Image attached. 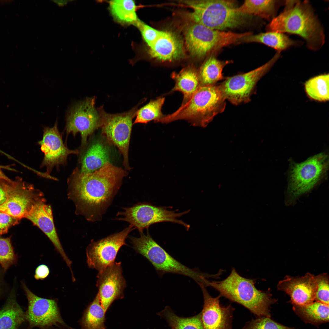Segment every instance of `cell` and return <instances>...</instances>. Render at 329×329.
I'll return each instance as SVG.
<instances>
[{"label":"cell","instance_id":"9","mask_svg":"<svg viewBox=\"0 0 329 329\" xmlns=\"http://www.w3.org/2000/svg\"><path fill=\"white\" fill-rule=\"evenodd\" d=\"M168 207H157L148 203H140L130 207L123 208V211L118 212L117 216L121 217L119 220L129 223L135 229H137L140 233L145 229H148L153 224L164 222L177 223L183 226L187 230L189 229L190 225L182 220L177 219L188 213L190 210L180 213L169 210Z\"/></svg>","mask_w":329,"mask_h":329},{"label":"cell","instance_id":"31","mask_svg":"<svg viewBox=\"0 0 329 329\" xmlns=\"http://www.w3.org/2000/svg\"><path fill=\"white\" fill-rule=\"evenodd\" d=\"M158 315L166 320L171 329H204L200 313L192 317H182L177 316L167 306Z\"/></svg>","mask_w":329,"mask_h":329},{"label":"cell","instance_id":"25","mask_svg":"<svg viewBox=\"0 0 329 329\" xmlns=\"http://www.w3.org/2000/svg\"><path fill=\"white\" fill-rule=\"evenodd\" d=\"M109 156L107 147L101 142L93 143L81 159L80 171L83 173L94 172L109 162Z\"/></svg>","mask_w":329,"mask_h":329},{"label":"cell","instance_id":"19","mask_svg":"<svg viewBox=\"0 0 329 329\" xmlns=\"http://www.w3.org/2000/svg\"><path fill=\"white\" fill-rule=\"evenodd\" d=\"M316 288V277L310 273L300 277L287 276L277 285L278 290L290 296L293 305L297 306L306 305L314 302Z\"/></svg>","mask_w":329,"mask_h":329},{"label":"cell","instance_id":"39","mask_svg":"<svg viewBox=\"0 0 329 329\" xmlns=\"http://www.w3.org/2000/svg\"><path fill=\"white\" fill-rule=\"evenodd\" d=\"M17 219L0 211V235L7 233L11 226L18 222Z\"/></svg>","mask_w":329,"mask_h":329},{"label":"cell","instance_id":"13","mask_svg":"<svg viewBox=\"0 0 329 329\" xmlns=\"http://www.w3.org/2000/svg\"><path fill=\"white\" fill-rule=\"evenodd\" d=\"M95 97H87L74 105L67 115L66 134L71 133L75 136L80 133L82 150L87 145L88 137L100 127V117L95 107Z\"/></svg>","mask_w":329,"mask_h":329},{"label":"cell","instance_id":"5","mask_svg":"<svg viewBox=\"0 0 329 329\" xmlns=\"http://www.w3.org/2000/svg\"><path fill=\"white\" fill-rule=\"evenodd\" d=\"M180 2L192 9L189 16L194 23L214 30L223 31L239 27L249 16L237 11L238 7L234 0H188Z\"/></svg>","mask_w":329,"mask_h":329},{"label":"cell","instance_id":"36","mask_svg":"<svg viewBox=\"0 0 329 329\" xmlns=\"http://www.w3.org/2000/svg\"><path fill=\"white\" fill-rule=\"evenodd\" d=\"M317 288L314 300L329 305V277L323 273L315 276Z\"/></svg>","mask_w":329,"mask_h":329},{"label":"cell","instance_id":"7","mask_svg":"<svg viewBox=\"0 0 329 329\" xmlns=\"http://www.w3.org/2000/svg\"><path fill=\"white\" fill-rule=\"evenodd\" d=\"M250 34V32L237 33L214 30L194 23L186 30L185 37L190 54L202 58L225 46L238 43L242 38Z\"/></svg>","mask_w":329,"mask_h":329},{"label":"cell","instance_id":"15","mask_svg":"<svg viewBox=\"0 0 329 329\" xmlns=\"http://www.w3.org/2000/svg\"><path fill=\"white\" fill-rule=\"evenodd\" d=\"M57 125V120L53 127H44L42 139L38 142L42 151L44 153V158L40 166L41 168L45 167L46 169L45 173L50 175L54 167L58 168L60 165L66 163L69 155L79 154L78 150H70L64 143Z\"/></svg>","mask_w":329,"mask_h":329},{"label":"cell","instance_id":"30","mask_svg":"<svg viewBox=\"0 0 329 329\" xmlns=\"http://www.w3.org/2000/svg\"><path fill=\"white\" fill-rule=\"evenodd\" d=\"M25 320V313L12 295L0 311V329H18Z\"/></svg>","mask_w":329,"mask_h":329},{"label":"cell","instance_id":"20","mask_svg":"<svg viewBox=\"0 0 329 329\" xmlns=\"http://www.w3.org/2000/svg\"><path fill=\"white\" fill-rule=\"evenodd\" d=\"M46 202H41L33 205L25 218L31 221L48 237L72 273V262L60 243L54 224L51 206L46 204Z\"/></svg>","mask_w":329,"mask_h":329},{"label":"cell","instance_id":"22","mask_svg":"<svg viewBox=\"0 0 329 329\" xmlns=\"http://www.w3.org/2000/svg\"><path fill=\"white\" fill-rule=\"evenodd\" d=\"M171 77L175 83L172 91H179L183 95L182 104L187 102L200 86L198 71L192 66L184 68L178 73H173Z\"/></svg>","mask_w":329,"mask_h":329},{"label":"cell","instance_id":"32","mask_svg":"<svg viewBox=\"0 0 329 329\" xmlns=\"http://www.w3.org/2000/svg\"><path fill=\"white\" fill-rule=\"evenodd\" d=\"M329 76L328 74L318 75L305 83V90L309 97L320 102L329 100Z\"/></svg>","mask_w":329,"mask_h":329},{"label":"cell","instance_id":"4","mask_svg":"<svg viewBox=\"0 0 329 329\" xmlns=\"http://www.w3.org/2000/svg\"><path fill=\"white\" fill-rule=\"evenodd\" d=\"M225 100L219 85L200 86L175 111L164 115L156 122L168 123L183 120L193 126L204 127L215 115L224 111Z\"/></svg>","mask_w":329,"mask_h":329},{"label":"cell","instance_id":"41","mask_svg":"<svg viewBox=\"0 0 329 329\" xmlns=\"http://www.w3.org/2000/svg\"><path fill=\"white\" fill-rule=\"evenodd\" d=\"M69 1L68 0H54L53 2L56 3L58 5L60 6L66 5Z\"/></svg>","mask_w":329,"mask_h":329},{"label":"cell","instance_id":"10","mask_svg":"<svg viewBox=\"0 0 329 329\" xmlns=\"http://www.w3.org/2000/svg\"><path fill=\"white\" fill-rule=\"evenodd\" d=\"M280 57V52H277L271 60L258 68L226 78L219 85L225 100L236 105L249 102L259 80L271 69Z\"/></svg>","mask_w":329,"mask_h":329},{"label":"cell","instance_id":"42","mask_svg":"<svg viewBox=\"0 0 329 329\" xmlns=\"http://www.w3.org/2000/svg\"><path fill=\"white\" fill-rule=\"evenodd\" d=\"M9 179V178L6 176L3 172L0 167V179Z\"/></svg>","mask_w":329,"mask_h":329},{"label":"cell","instance_id":"43","mask_svg":"<svg viewBox=\"0 0 329 329\" xmlns=\"http://www.w3.org/2000/svg\"><path fill=\"white\" fill-rule=\"evenodd\" d=\"M218 274H219V276H220V275H221V274H220V272H218ZM205 285H206V284H205Z\"/></svg>","mask_w":329,"mask_h":329},{"label":"cell","instance_id":"6","mask_svg":"<svg viewBox=\"0 0 329 329\" xmlns=\"http://www.w3.org/2000/svg\"><path fill=\"white\" fill-rule=\"evenodd\" d=\"M140 235L139 237H129L133 247L151 263L159 276L169 273L182 275L191 278L199 285H204L208 278H214V275L190 268L176 260L157 243L148 229L146 234L143 232Z\"/></svg>","mask_w":329,"mask_h":329},{"label":"cell","instance_id":"16","mask_svg":"<svg viewBox=\"0 0 329 329\" xmlns=\"http://www.w3.org/2000/svg\"><path fill=\"white\" fill-rule=\"evenodd\" d=\"M45 201L41 191L19 178L6 201L0 206V211L20 220L25 217L33 205Z\"/></svg>","mask_w":329,"mask_h":329},{"label":"cell","instance_id":"34","mask_svg":"<svg viewBox=\"0 0 329 329\" xmlns=\"http://www.w3.org/2000/svg\"><path fill=\"white\" fill-rule=\"evenodd\" d=\"M16 260L10 238H0V264L6 270Z\"/></svg>","mask_w":329,"mask_h":329},{"label":"cell","instance_id":"33","mask_svg":"<svg viewBox=\"0 0 329 329\" xmlns=\"http://www.w3.org/2000/svg\"><path fill=\"white\" fill-rule=\"evenodd\" d=\"M165 101V98L159 97L151 100L146 105L138 109L136 113V119L133 124L138 123L146 124L151 121H156L162 118L161 108Z\"/></svg>","mask_w":329,"mask_h":329},{"label":"cell","instance_id":"11","mask_svg":"<svg viewBox=\"0 0 329 329\" xmlns=\"http://www.w3.org/2000/svg\"><path fill=\"white\" fill-rule=\"evenodd\" d=\"M328 157L321 153L302 163L294 164L291 169L288 193L296 197L312 188L326 172Z\"/></svg>","mask_w":329,"mask_h":329},{"label":"cell","instance_id":"8","mask_svg":"<svg viewBox=\"0 0 329 329\" xmlns=\"http://www.w3.org/2000/svg\"><path fill=\"white\" fill-rule=\"evenodd\" d=\"M141 102L130 110L124 112L109 114L104 110L103 105L97 108L100 119L102 133L108 141L116 146L122 154L125 169L131 168L129 162L128 152L132 131V120L136 116Z\"/></svg>","mask_w":329,"mask_h":329},{"label":"cell","instance_id":"37","mask_svg":"<svg viewBox=\"0 0 329 329\" xmlns=\"http://www.w3.org/2000/svg\"><path fill=\"white\" fill-rule=\"evenodd\" d=\"M136 26L138 27L146 44L150 47L156 41L161 31L155 29L139 20Z\"/></svg>","mask_w":329,"mask_h":329},{"label":"cell","instance_id":"26","mask_svg":"<svg viewBox=\"0 0 329 329\" xmlns=\"http://www.w3.org/2000/svg\"><path fill=\"white\" fill-rule=\"evenodd\" d=\"M296 314L304 322L318 325L329 321V305L318 302L303 306L293 305Z\"/></svg>","mask_w":329,"mask_h":329},{"label":"cell","instance_id":"17","mask_svg":"<svg viewBox=\"0 0 329 329\" xmlns=\"http://www.w3.org/2000/svg\"><path fill=\"white\" fill-rule=\"evenodd\" d=\"M122 274L121 262H115L97 274L96 286L101 304L106 312L115 300L124 297L126 282Z\"/></svg>","mask_w":329,"mask_h":329},{"label":"cell","instance_id":"18","mask_svg":"<svg viewBox=\"0 0 329 329\" xmlns=\"http://www.w3.org/2000/svg\"><path fill=\"white\" fill-rule=\"evenodd\" d=\"M202 292L204 304L200 313L204 329H233L232 320L234 308L229 305L222 306L220 303V295L211 296L206 287L200 285Z\"/></svg>","mask_w":329,"mask_h":329},{"label":"cell","instance_id":"1","mask_svg":"<svg viewBox=\"0 0 329 329\" xmlns=\"http://www.w3.org/2000/svg\"><path fill=\"white\" fill-rule=\"evenodd\" d=\"M126 173L110 162L89 173L76 167L67 180L68 196L75 204L76 214L90 221L101 220Z\"/></svg>","mask_w":329,"mask_h":329},{"label":"cell","instance_id":"12","mask_svg":"<svg viewBox=\"0 0 329 329\" xmlns=\"http://www.w3.org/2000/svg\"><path fill=\"white\" fill-rule=\"evenodd\" d=\"M23 287L27 298L28 309L25 313V320L30 329L37 327L40 329H51L54 326L71 329L63 320L56 300L37 296L23 283Z\"/></svg>","mask_w":329,"mask_h":329},{"label":"cell","instance_id":"21","mask_svg":"<svg viewBox=\"0 0 329 329\" xmlns=\"http://www.w3.org/2000/svg\"><path fill=\"white\" fill-rule=\"evenodd\" d=\"M151 56L162 62H171L178 60L184 55L183 42L173 33L162 31L159 36L149 47Z\"/></svg>","mask_w":329,"mask_h":329},{"label":"cell","instance_id":"27","mask_svg":"<svg viewBox=\"0 0 329 329\" xmlns=\"http://www.w3.org/2000/svg\"><path fill=\"white\" fill-rule=\"evenodd\" d=\"M105 313L97 293L83 312L80 321L81 329H106Z\"/></svg>","mask_w":329,"mask_h":329},{"label":"cell","instance_id":"14","mask_svg":"<svg viewBox=\"0 0 329 329\" xmlns=\"http://www.w3.org/2000/svg\"><path fill=\"white\" fill-rule=\"evenodd\" d=\"M134 229L129 225L121 231L99 240H92L86 249L89 267L99 271L113 264L120 248L126 245V240L129 234Z\"/></svg>","mask_w":329,"mask_h":329},{"label":"cell","instance_id":"23","mask_svg":"<svg viewBox=\"0 0 329 329\" xmlns=\"http://www.w3.org/2000/svg\"><path fill=\"white\" fill-rule=\"evenodd\" d=\"M285 1L252 0L244 1L237 8V11L244 15L256 16L271 21L276 16L279 7L284 5Z\"/></svg>","mask_w":329,"mask_h":329},{"label":"cell","instance_id":"24","mask_svg":"<svg viewBox=\"0 0 329 329\" xmlns=\"http://www.w3.org/2000/svg\"><path fill=\"white\" fill-rule=\"evenodd\" d=\"M256 42L265 44L281 52L292 46H299L302 43L290 38L283 33L267 31L258 34H252L243 37L239 43Z\"/></svg>","mask_w":329,"mask_h":329},{"label":"cell","instance_id":"2","mask_svg":"<svg viewBox=\"0 0 329 329\" xmlns=\"http://www.w3.org/2000/svg\"><path fill=\"white\" fill-rule=\"evenodd\" d=\"M284 5L282 12L267 26V30L298 35L309 49L319 50L325 41L324 30L309 1L286 0Z\"/></svg>","mask_w":329,"mask_h":329},{"label":"cell","instance_id":"29","mask_svg":"<svg viewBox=\"0 0 329 329\" xmlns=\"http://www.w3.org/2000/svg\"><path fill=\"white\" fill-rule=\"evenodd\" d=\"M230 63V61L219 60L214 56L209 57L198 71L200 86L215 85L223 79V69Z\"/></svg>","mask_w":329,"mask_h":329},{"label":"cell","instance_id":"3","mask_svg":"<svg viewBox=\"0 0 329 329\" xmlns=\"http://www.w3.org/2000/svg\"><path fill=\"white\" fill-rule=\"evenodd\" d=\"M255 280L240 275L233 268L228 277L221 281H208L207 287H211L223 296L246 308L259 317H271V306L276 302L269 291L257 289Z\"/></svg>","mask_w":329,"mask_h":329},{"label":"cell","instance_id":"40","mask_svg":"<svg viewBox=\"0 0 329 329\" xmlns=\"http://www.w3.org/2000/svg\"><path fill=\"white\" fill-rule=\"evenodd\" d=\"M49 273V268L47 265L44 264H41L36 268L34 277L37 280H43L48 276Z\"/></svg>","mask_w":329,"mask_h":329},{"label":"cell","instance_id":"38","mask_svg":"<svg viewBox=\"0 0 329 329\" xmlns=\"http://www.w3.org/2000/svg\"><path fill=\"white\" fill-rule=\"evenodd\" d=\"M19 179L17 178L15 181L9 178L0 179V206L6 201L10 193L18 183Z\"/></svg>","mask_w":329,"mask_h":329},{"label":"cell","instance_id":"35","mask_svg":"<svg viewBox=\"0 0 329 329\" xmlns=\"http://www.w3.org/2000/svg\"><path fill=\"white\" fill-rule=\"evenodd\" d=\"M267 317H259L247 322L241 329H296L279 324Z\"/></svg>","mask_w":329,"mask_h":329},{"label":"cell","instance_id":"28","mask_svg":"<svg viewBox=\"0 0 329 329\" xmlns=\"http://www.w3.org/2000/svg\"><path fill=\"white\" fill-rule=\"evenodd\" d=\"M136 6L131 0H114L109 2L110 13L114 19L125 25H135L139 20L136 13Z\"/></svg>","mask_w":329,"mask_h":329}]
</instances>
